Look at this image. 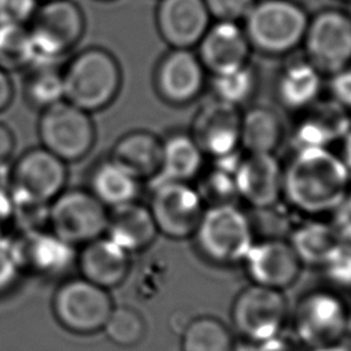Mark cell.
<instances>
[{
	"instance_id": "cell-35",
	"label": "cell",
	"mask_w": 351,
	"mask_h": 351,
	"mask_svg": "<svg viewBox=\"0 0 351 351\" xmlns=\"http://www.w3.org/2000/svg\"><path fill=\"white\" fill-rule=\"evenodd\" d=\"M203 203L208 206L233 203L237 197L234 174L219 167H213L196 188Z\"/></svg>"
},
{
	"instance_id": "cell-31",
	"label": "cell",
	"mask_w": 351,
	"mask_h": 351,
	"mask_svg": "<svg viewBox=\"0 0 351 351\" xmlns=\"http://www.w3.org/2000/svg\"><path fill=\"white\" fill-rule=\"evenodd\" d=\"M181 351H234V340L221 319L202 315L185 326Z\"/></svg>"
},
{
	"instance_id": "cell-28",
	"label": "cell",
	"mask_w": 351,
	"mask_h": 351,
	"mask_svg": "<svg viewBox=\"0 0 351 351\" xmlns=\"http://www.w3.org/2000/svg\"><path fill=\"white\" fill-rule=\"evenodd\" d=\"M284 138L280 115L265 106H255L241 114L240 147L247 154H274Z\"/></svg>"
},
{
	"instance_id": "cell-1",
	"label": "cell",
	"mask_w": 351,
	"mask_h": 351,
	"mask_svg": "<svg viewBox=\"0 0 351 351\" xmlns=\"http://www.w3.org/2000/svg\"><path fill=\"white\" fill-rule=\"evenodd\" d=\"M351 174L329 148L296 149L282 166V197L307 215L330 214L350 191Z\"/></svg>"
},
{
	"instance_id": "cell-42",
	"label": "cell",
	"mask_w": 351,
	"mask_h": 351,
	"mask_svg": "<svg viewBox=\"0 0 351 351\" xmlns=\"http://www.w3.org/2000/svg\"><path fill=\"white\" fill-rule=\"evenodd\" d=\"M255 351H308L295 335H287L281 332L280 335L256 343Z\"/></svg>"
},
{
	"instance_id": "cell-21",
	"label": "cell",
	"mask_w": 351,
	"mask_h": 351,
	"mask_svg": "<svg viewBox=\"0 0 351 351\" xmlns=\"http://www.w3.org/2000/svg\"><path fill=\"white\" fill-rule=\"evenodd\" d=\"M350 111L333 100L318 103L306 108V115L296 125L292 143L293 151L303 148H329L337 140H343L351 129Z\"/></svg>"
},
{
	"instance_id": "cell-18",
	"label": "cell",
	"mask_w": 351,
	"mask_h": 351,
	"mask_svg": "<svg viewBox=\"0 0 351 351\" xmlns=\"http://www.w3.org/2000/svg\"><path fill=\"white\" fill-rule=\"evenodd\" d=\"M156 29L171 48L192 49L211 25L204 0H159Z\"/></svg>"
},
{
	"instance_id": "cell-12",
	"label": "cell",
	"mask_w": 351,
	"mask_h": 351,
	"mask_svg": "<svg viewBox=\"0 0 351 351\" xmlns=\"http://www.w3.org/2000/svg\"><path fill=\"white\" fill-rule=\"evenodd\" d=\"M151 189L148 208L158 233L170 239L193 236L206 208L197 189L189 182H163Z\"/></svg>"
},
{
	"instance_id": "cell-26",
	"label": "cell",
	"mask_w": 351,
	"mask_h": 351,
	"mask_svg": "<svg viewBox=\"0 0 351 351\" xmlns=\"http://www.w3.org/2000/svg\"><path fill=\"white\" fill-rule=\"evenodd\" d=\"M110 156L137 178L151 180L162 162V140L148 130H132L114 144Z\"/></svg>"
},
{
	"instance_id": "cell-8",
	"label": "cell",
	"mask_w": 351,
	"mask_h": 351,
	"mask_svg": "<svg viewBox=\"0 0 351 351\" xmlns=\"http://www.w3.org/2000/svg\"><path fill=\"white\" fill-rule=\"evenodd\" d=\"M288 311L282 291L251 284L236 296L232 322L247 341L262 343L282 332Z\"/></svg>"
},
{
	"instance_id": "cell-16",
	"label": "cell",
	"mask_w": 351,
	"mask_h": 351,
	"mask_svg": "<svg viewBox=\"0 0 351 351\" xmlns=\"http://www.w3.org/2000/svg\"><path fill=\"white\" fill-rule=\"evenodd\" d=\"M206 84V70L192 49L171 48L158 63L155 88L169 104L184 106L193 101Z\"/></svg>"
},
{
	"instance_id": "cell-48",
	"label": "cell",
	"mask_w": 351,
	"mask_h": 351,
	"mask_svg": "<svg viewBox=\"0 0 351 351\" xmlns=\"http://www.w3.org/2000/svg\"><path fill=\"white\" fill-rule=\"evenodd\" d=\"M341 343H343L344 346H347V347L351 350V314H350V317H348V321H347V325H346L343 337H341Z\"/></svg>"
},
{
	"instance_id": "cell-24",
	"label": "cell",
	"mask_w": 351,
	"mask_h": 351,
	"mask_svg": "<svg viewBox=\"0 0 351 351\" xmlns=\"http://www.w3.org/2000/svg\"><path fill=\"white\" fill-rule=\"evenodd\" d=\"M204 154L189 133H174L162 140V162L149 185L191 182L203 167Z\"/></svg>"
},
{
	"instance_id": "cell-34",
	"label": "cell",
	"mask_w": 351,
	"mask_h": 351,
	"mask_svg": "<svg viewBox=\"0 0 351 351\" xmlns=\"http://www.w3.org/2000/svg\"><path fill=\"white\" fill-rule=\"evenodd\" d=\"M103 329L108 339L121 347H133L145 335V322L134 308L121 306L114 307Z\"/></svg>"
},
{
	"instance_id": "cell-15",
	"label": "cell",
	"mask_w": 351,
	"mask_h": 351,
	"mask_svg": "<svg viewBox=\"0 0 351 351\" xmlns=\"http://www.w3.org/2000/svg\"><path fill=\"white\" fill-rule=\"evenodd\" d=\"M240 122L239 107L215 99L195 114L189 134L204 155L217 159L241 151Z\"/></svg>"
},
{
	"instance_id": "cell-44",
	"label": "cell",
	"mask_w": 351,
	"mask_h": 351,
	"mask_svg": "<svg viewBox=\"0 0 351 351\" xmlns=\"http://www.w3.org/2000/svg\"><path fill=\"white\" fill-rule=\"evenodd\" d=\"M15 151V136L12 130L0 122V174L10 171V160Z\"/></svg>"
},
{
	"instance_id": "cell-50",
	"label": "cell",
	"mask_w": 351,
	"mask_h": 351,
	"mask_svg": "<svg viewBox=\"0 0 351 351\" xmlns=\"http://www.w3.org/2000/svg\"><path fill=\"white\" fill-rule=\"evenodd\" d=\"M38 1H47V0H38Z\"/></svg>"
},
{
	"instance_id": "cell-43",
	"label": "cell",
	"mask_w": 351,
	"mask_h": 351,
	"mask_svg": "<svg viewBox=\"0 0 351 351\" xmlns=\"http://www.w3.org/2000/svg\"><path fill=\"white\" fill-rule=\"evenodd\" d=\"M14 203L7 182L0 181V234L12 232Z\"/></svg>"
},
{
	"instance_id": "cell-27",
	"label": "cell",
	"mask_w": 351,
	"mask_h": 351,
	"mask_svg": "<svg viewBox=\"0 0 351 351\" xmlns=\"http://www.w3.org/2000/svg\"><path fill=\"white\" fill-rule=\"evenodd\" d=\"M322 89V74L306 59L288 64L277 81L280 103L293 111L313 106Z\"/></svg>"
},
{
	"instance_id": "cell-37",
	"label": "cell",
	"mask_w": 351,
	"mask_h": 351,
	"mask_svg": "<svg viewBox=\"0 0 351 351\" xmlns=\"http://www.w3.org/2000/svg\"><path fill=\"white\" fill-rule=\"evenodd\" d=\"M23 270L18 243L12 233L0 234V292L11 288Z\"/></svg>"
},
{
	"instance_id": "cell-29",
	"label": "cell",
	"mask_w": 351,
	"mask_h": 351,
	"mask_svg": "<svg viewBox=\"0 0 351 351\" xmlns=\"http://www.w3.org/2000/svg\"><path fill=\"white\" fill-rule=\"evenodd\" d=\"M288 241L302 265L321 267L341 240L330 222L310 221L298 225Z\"/></svg>"
},
{
	"instance_id": "cell-14",
	"label": "cell",
	"mask_w": 351,
	"mask_h": 351,
	"mask_svg": "<svg viewBox=\"0 0 351 351\" xmlns=\"http://www.w3.org/2000/svg\"><path fill=\"white\" fill-rule=\"evenodd\" d=\"M243 263L252 284L278 291L295 284L303 266L289 241L278 237L254 241Z\"/></svg>"
},
{
	"instance_id": "cell-39",
	"label": "cell",
	"mask_w": 351,
	"mask_h": 351,
	"mask_svg": "<svg viewBox=\"0 0 351 351\" xmlns=\"http://www.w3.org/2000/svg\"><path fill=\"white\" fill-rule=\"evenodd\" d=\"M38 7V0H0V23L27 25Z\"/></svg>"
},
{
	"instance_id": "cell-9",
	"label": "cell",
	"mask_w": 351,
	"mask_h": 351,
	"mask_svg": "<svg viewBox=\"0 0 351 351\" xmlns=\"http://www.w3.org/2000/svg\"><path fill=\"white\" fill-rule=\"evenodd\" d=\"M307 60L321 73L351 66V19L347 12L324 10L308 19L303 43Z\"/></svg>"
},
{
	"instance_id": "cell-13",
	"label": "cell",
	"mask_w": 351,
	"mask_h": 351,
	"mask_svg": "<svg viewBox=\"0 0 351 351\" xmlns=\"http://www.w3.org/2000/svg\"><path fill=\"white\" fill-rule=\"evenodd\" d=\"M53 307L66 328L85 333L103 329L114 304L108 289L81 277L69 280L59 287Z\"/></svg>"
},
{
	"instance_id": "cell-17",
	"label": "cell",
	"mask_w": 351,
	"mask_h": 351,
	"mask_svg": "<svg viewBox=\"0 0 351 351\" xmlns=\"http://www.w3.org/2000/svg\"><path fill=\"white\" fill-rule=\"evenodd\" d=\"M237 197L258 210L276 206L282 197V166L274 154H247L234 171Z\"/></svg>"
},
{
	"instance_id": "cell-32",
	"label": "cell",
	"mask_w": 351,
	"mask_h": 351,
	"mask_svg": "<svg viewBox=\"0 0 351 351\" xmlns=\"http://www.w3.org/2000/svg\"><path fill=\"white\" fill-rule=\"evenodd\" d=\"M34 58L27 25L0 23V69L8 74L27 70Z\"/></svg>"
},
{
	"instance_id": "cell-41",
	"label": "cell",
	"mask_w": 351,
	"mask_h": 351,
	"mask_svg": "<svg viewBox=\"0 0 351 351\" xmlns=\"http://www.w3.org/2000/svg\"><path fill=\"white\" fill-rule=\"evenodd\" d=\"M330 217V225L339 239L351 244V191H348L341 202L335 207Z\"/></svg>"
},
{
	"instance_id": "cell-47",
	"label": "cell",
	"mask_w": 351,
	"mask_h": 351,
	"mask_svg": "<svg viewBox=\"0 0 351 351\" xmlns=\"http://www.w3.org/2000/svg\"><path fill=\"white\" fill-rule=\"evenodd\" d=\"M308 351H351V350L347 346H344L341 341H337V343H333V344L311 348Z\"/></svg>"
},
{
	"instance_id": "cell-20",
	"label": "cell",
	"mask_w": 351,
	"mask_h": 351,
	"mask_svg": "<svg viewBox=\"0 0 351 351\" xmlns=\"http://www.w3.org/2000/svg\"><path fill=\"white\" fill-rule=\"evenodd\" d=\"M23 270L45 277L64 274L77 263V247L69 244L49 229L15 236Z\"/></svg>"
},
{
	"instance_id": "cell-3",
	"label": "cell",
	"mask_w": 351,
	"mask_h": 351,
	"mask_svg": "<svg viewBox=\"0 0 351 351\" xmlns=\"http://www.w3.org/2000/svg\"><path fill=\"white\" fill-rule=\"evenodd\" d=\"M308 19L293 0H256L243 19V29L251 48L266 55H285L303 43Z\"/></svg>"
},
{
	"instance_id": "cell-40",
	"label": "cell",
	"mask_w": 351,
	"mask_h": 351,
	"mask_svg": "<svg viewBox=\"0 0 351 351\" xmlns=\"http://www.w3.org/2000/svg\"><path fill=\"white\" fill-rule=\"evenodd\" d=\"M330 100L347 111H351V66L330 74Z\"/></svg>"
},
{
	"instance_id": "cell-5",
	"label": "cell",
	"mask_w": 351,
	"mask_h": 351,
	"mask_svg": "<svg viewBox=\"0 0 351 351\" xmlns=\"http://www.w3.org/2000/svg\"><path fill=\"white\" fill-rule=\"evenodd\" d=\"M27 29L34 62L59 63L80 43L85 30V18L73 0H47L38 4Z\"/></svg>"
},
{
	"instance_id": "cell-22",
	"label": "cell",
	"mask_w": 351,
	"mask_h": 351,
	"mask_svg": "<svg viewBox=\"0 0 351 351\" xmlns=\"http://www.w3.org/2000/svg\"><path fill=\"white\" fill-rule=\"evenodd\" d=\"M82 278L110 289L119 285L130 269V254L106 234L84 244L77 254Z\"/></svg>"
},
{
	"instance_id": "cell-36",
	"label": "cell",
	"mask_w": 351,
	"mask_h": 351,
	"mask_svg": "<svg viewBox=\"0 0 351 351\" xmlns=\"http://www.w3.org/2000/svg\"><path fill=\"white\" fill-rule=\"evenodd\" d=\"M326 280L339 288H351V244L340 241L321 265Z\"/></svg>"
},
{
	"instance_id": "cell-10",
	"label": "cell",
	"mask_w": 351,
	"mask_h": 351,
	"mask_svg": "<svg viewBox=\"0 0 351 351\" xmlns=\"http://www.w3.org/2000/svg\"><path fill=\"white\" fill-rule=\"evenodd\" d=\"M350 314L346 302L337 293L313 291L296 306L295 336L307 350L341 341Z\"/></svg>"
},
{
	"instance_id": "cell-4",
	"label": "cell",
	"mask_w": 351,
	"mask_h": 351,
	"mask_svg": "<svg viewBox=\"0 0 351 351\" xmlns=\"http://www.w3.org/2000/svg\"><path fill=\"white\" fill-rule=\"evenodd\" d=\"M193 237L199 252L222 266L243 263L255 241L250 218L234 203L207 206Z\"/></svg>"
},
{
	"instance_id": "cell-11",
	"label": "cell",
	"mask_w": 351,
	"mask_h": 351,
	"mask_svg": "<svg viewBox=\"0 0 351 351\" xmlns=\"http://www.w3.org/2000/svg\"><path fill=\"white\" fill-rule=\"evenodd\" d=\"M66 181L67 163L41 145L25 151L11 165L8 174L12 197L47 204L66 188Z\"/></svg>"
},
{
	"instance_id": "cell-46",
	"label": "cell",
	"mask_w": 351,
	"mask_h": 351,
	"mask_svg": "<svg viewBox=\"0 0 351 351\" xmlns=\"http://www.w3.org/2000/svg\"><path fill=\"white\" fill-rule=\"evenodd\" d=\"M340 158L343 159L346 167L348 169V171L351 174V129L343 138V152H341Z\"/></svg>"
},
{
	"instance_id": "cell-25",
	"label": "cell",
	"mask_w": 351,
	"mask_h": 351,
	"mask_svg": "<svg viewBox=\"0 0 351 351\" xmlns=\"http://www.w3.org/2000/svg\"><path fill=\"white\" fill-rule=\"evenodd\" d=\"M108 210L136 202L141 180L111 156L99 160L89 174V188Z\"/></svg>"
},
{
	"instance_id": "cell-38",
	"label": "cell",
	"mask_w": 351,
	"mask_h": 351,
	"mask_svg": "<svg viewBox=\"0 0 351 351\" xmlns=\"http://www.w3.org/2000/svg\"><path fill=\"white\" fill-rule=\"evenodd\" d=\"M256 0H204L211 18L217 21H243Z\"/></svg>"
},
{
	"instance_id": "cell-51",
	"label": "cell",
	"mask_w": 351,
	"mask_h": 351,
	"mask_svg": "<svg viewBox=\"0 0 351 351\" xmlns=\"http://www.w3.org/2000/svg\"><path fill=\"white\" fill-rule=\"evenodd\" d=\"M101 1H108V0H101Z\"/></svg>"
},
{
	"instance_id": "cell-49",
	"label": "cell",
	"mask_w": 351,
	"mask_h": 351,
	"mask_svg": "<svg viewBox=\"0 0 351 351\" xmlns=\"http://www.w3.org/2000/svg\"><path fill=\"white\" fill-rule=\"evenodd\" d=\"M348 16H350V19H351V0H350V10H348Z\"/></svg>"
},
{
	"instance_id": "cell-6",
	"label": "cell",
	"mask_w": 351,
	"mask_h": 351,
	"mask_svg": "<svg viewBox=\"0 0 351 351\" xmlns=\"http://www.w3.org/2000/svg\"><path fill=\"white\" fill-rule=\"evenodd\" d=\"M37 132L40 145L66 163L85 158L96 140L90 114L67 100L41 111Z\"/></svg>"
},
{
	"instance_id": "cell-33",
	"label": "cell",
	"mask_w": 351,
	"mask_h": 351,
	"mask_svg": "<svg viewBox=\"0 0 351 351\" xmlns=\"http://www.w3.org/2000/svg\"><path fill=\"white\" fill-rule=\"evenodd\" d=\"M211 88L217 100L240 107L248 101L256 88V74L250 63L221 74L213 75Z\"/></svg>"
},
{
	"instance_id": "cell-45",
	"label": "cell",
	"mask_w": 351,
	"mask_h": 351,
	"mask_svg": "<svg viewBox=\"0 0 351 351\" xmlns=\"http://www.w3.org/2000/svg\"><path fill=\"white\" fill-rule=\"evenodd\" d=\"M14 85L11 82L10 74L0 69V112L4 111L12 101Z\"/></svg>"
},
{
	"instance_id": "cell-30",
	"label": "cell",
	"mask_w": 351,
	"mask_h": 351,
	"mask_svg": "<svg viewBox=\"0 0 351 351\" xmlns=\"http://www.w3.org/2000/svg\"><path fill=\"white\" fill-rule=\"evenodd\" d=\"M26 101L40 111L64 100L63 71L58 62H34L23 82Z\"/></svg>"
},
{
	"instance_id": "cell-23",
	"label": "cell",
	"mask_w": 351,
	"mask_h": 351,
	"mask_svg": "<svg viewBox=\"0 0 351 351\" xmlns=\"http://www.w3.org/2000/svg\"><path fill=\"white\" fill-rule=\"evenodd\" d=\"M104 234L132 254L152 244L158 229L148 206L136 200L110 210Z\"/></svg>"
},
{
	"instance_id": "cell-19",
	"label": "cell",
	"mask_w": 351,
	"mask_h": 351,
	"mask_svg": "<svg viewBox=\"0 0 351 351\" xmlns=\"http://www.w3.org/2000/svg\"><path fill=\"white\" fill-rule=\"evenodd\" d=\"M196 47L204 70L213 75L247 64L252 49L244 29L230 21L211 23Z\"/></svg>"
},
{
	"instance_id": "cell-2",
	"label": "cell",
	"mask_w": 351,
	"mask_h": 351,
	"mask_svg": "<svg viewBox=\"0 0 351 351\" xmlns=\"http://www.w3.org/2000/svg\"><path fill=\"white\" fill-rule=\"evenodd\" d=\"M62 71L64 100L89 114L108 107L122 85V71L117 58L101 47L80 51Z\"/></svg>"
},
{
	"instance_id": "cell-7",
	"label": "cell",
	"mask_w": 351,
	"mask_h": 351,
	"mask_svg": "<svg viewBox=\"0 0 351 351\" xmlns=\"http://www.w3.org/2000/svg\"><path fill=\"white\" fill-rule=\"evenodd\" d=\"M110 210L89 189H63L49 203L48 229L74 247L103 236Z\"/></svg>"
},
{
	"instance_id": "cell-52",
	"label": "cell",
	"mask_w": 351,
	"mask_h": 351,
	"mask_svg": "<svg viewBox=\"0 0 351 351\" xmlns=\"http://www.w3.org/2000/svg\"><path fill=\"white\" fill-rule=\"evenodd\" d=\"M348 1H350V0H348Z\"/></svg>"
}]
</instances>
